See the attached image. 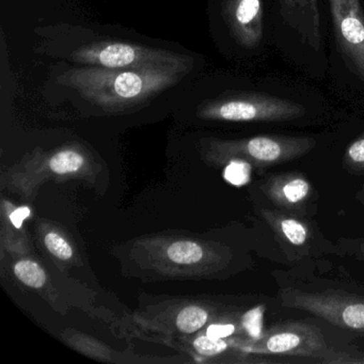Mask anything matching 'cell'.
I'll list each match as a JSON object with an SVG mask.
<instances>
[{
  "mask_svg": "<svg viewBox=\"0 0 364 364\" xmlns=\"http://www.w3.org/2000/svg\"><path fill=\"white\" fill-rule=\"evenodd\" d=\"M280 300L284 308L304 311L343 329L364 333V297L336 289H284Z\"/></svg>",
  "mask_w": 364,
  "mask_h": 364,
  "instance_id": "cell-4",
  "label": "cell"
},
{
  "mask_svg": "<svg viewBox=\"0 0 364 364\" xmlns=\"http://www.w3.org/2000/svg\"><path fill=\"white\" fill-rule=\"evenodd\" d=\"M264 195L278 208L296 210L304 208L312 195V185L299 172L270 174L261 186Z\"/></svg>",
  "mask_w": 364,
  "mask_h": 364,
  "instance_id": "cell-10",
  "label": "cell"
},
{
  "mask_svg": "<svg viewBox=\"0 0 364 364\" xmlns=\"http://www.w3.org/2000/svg\"><path fill=\"white\" fill-rule=\"evenodd\" d=\"M223 18L242 48H257L264 36L263 0H223Z\"/></svg>",
  "mask_w": 364,
  "mask_h": 364,
  "instance_id": "cell-8",
  "label": "cell"
},
{
  "mask_svg": "<svg viewBox=\"0 0 364 364\" xmlns=\"http://www.w3.org/2000/svg\"><path fill=\"white\" fill-rule=\"evenodd\" d=\"M72 63L112 70L157 67L193 68L195 59L171 50L120 41L93 42L72 53Z\"/></svg>",
  "mask_w": 364,
  "mask_h": 364,
  "instance_id": "cell-2",
  "label": "cell"
},
{
  "mask_svg": "<svg viewBox=\"0 0 364 364\" xmlns=\"http://www.w3.org/2000/svg\"><path fill=\"white\" fill-rule=\"evenodd\" d=\"M29 214H31L29 208H18V210H14V212L10 215V219H11V223H14V227L21 228L23 221L29 216Z\"/></svg>",
  "mask_w": 364,
  "mask_h": 364,
  "instance_id": "cell-21",
  "label": "cell"
},
{
  "mask_svg": "<svg viewBox=\"0 0 364 364\" xmlns=\"http://www.w3.org/2000/svg\"><path fill=\"white\" fill-rule=\"evenodd\" d=\"M338 48L350 68L364 80V9L361 0H329Z\"/></svg>",
  "mask_w": 364,
  "mask_h": 364,
  "instance_id": "cell-7",
  "label": "cell"
},
{
  "mask_svg": "<svg viewBox=\"0 0 364 364\" xmlns=\"http://www.w3.org/2000/svg\"><path fill=\"white\" fill-rule=\"evenodd\" d=\"M235 331V326L232 323H215L210 325L206 330V336L212 338H225L231 336Z\"/></svg>",
  "mask_w": 364,
  "mask_h": 364,
  "instance_id": "cell-20",
  "label": "cell"
},
{
  "mask_svg": "<svg viewBox=\"0 0 364 364\" xmlns=\"http://www.w3.org/2000/svg\"><path fill=\"white\" fill-rule=\"evenodd\" d=\"M208 313L197 306H186L178 313L176 326L178 330L185 333H193L201 329L208 321Z\"/></svg>",
  "mask_w": 364,
  "mask_h": 364,
  "instance_id": "cell-13",
  "label": "cell"
},
{
  "mask_svg": "<svg viewBox=\"0 0 364 364\" xmlns=\"http://www.w3.org/2000/svg\"><path fill=\"white\" fill-rule=\"evenodd\" d=\"M358 200H360L361 201L362 204H364V191L362 193V191H360L359 195H358Z\"/></svg>",
  "mask_w": 364,
  "mask_h": 364,
  "instance_id": "cell-22",
  "label": "cell"
},
{
  "mask_svg": "<svg viewBox=\"0 0 364 364\" xmlns=\"http://www.w3.org/2000/svg\"><path fill=\"white\" fill-rule=\"evenodd\" d=\"M240 348L255 355L314 358L319 361L332 350L321 330L304 321L276 323L261 336L245 341Z\"/></svg>",
  "mask_w": 364,
  "mask_h": 364,
  "instance_id": "cell-5",
  "label": "cell"
},
{
  "mask_svg": "<svg viewBox=\"0 0 364 364\" xmlns=\"http://www.w3.org/2000/svg\"><path fill=\"white\" fill-rule=\"evenodd\" d=\"M283 22L315 52L321 50V23L318 0H279Z\"/></svg>",
  "mask_w": 364,
  "mask_h": 364,
  "instance_id": "cell-9",
  "label": "cell"
},
{
  "mask_svg": "<svg viewBox=\"0 0 364 364\" xmlns=\"http://www.w3.org/2000/svg\"><path fill=\"white\" fill-rule=\"evenodd\" d=\"M306 108L289 100L265 93H236L203 102L200 118L225 122H283L306 114Z\"/></svg>",
  "mask_w": 364,
  "mask_h": 364,
  "instance_id": "cell-3",
  "label": "cell"
},
{
  "mask_svg": "<svg viewBox=\"0 0 364 364\" xmlns=\"http://www.w3.org/2000/svg\"><path fill=\"white\" fill-rule=\"evenodd\" d=\"M315 146L316 140L311 137L272 135L217 144L225 154L262 168L295 161L308 154Z\"/></svg>",
  "mask_w": 364,
  "mask_h": 364,
  "instance_id": "cell-6",
  "label": "cell"
},
{
  "mask_svg": "<svg viewBox=\"0 0 364 364\" xmlns=\"http://www.w3.org/2000/svg\"><path fill=\"white\" fill-rule=\"evenodd\" d=\"M361 253H362V255H363V257H364V244L361 245Z\"/></svg>",
  "mask_w": 364,
  "mask_h": 364,
  "instance_id": "cell-23",
  "label": "cell"
},
{
  "mask_svg": "<svg viewBox=\"0 0 364 364\" xmlns=\"http://www.w3.org/2000/svg\"><path fill=\"white\" fill-rule=\"evenodd\" d=\"M193 346L200 355L213 357L227 350L229 345L223 338L201 336L193 342Z\"/></svg>",
  "mask_w": 364,
  "mask_h": 364,
  "instance_id": "cell-17",
  "label": "cell"
},
{
  "mask_svg": "<svg viewBox=\"0 0 364 364\" xmlns=\"http://www.w3.org/2000/svg\"><path fill=\"white\" fill-rule=\"evenodd\" d=\"M261 214L276 235L291 246H304L311 237L310 228L295 217L274 210H262Z\"/></svg>",
  "mask_w": 364,
  "mask_h": 364,
  "instance_id": "cell-11",
  "label": "cell"
},
{
  "mask_svg": "<svg viewBox=\"0 0 364 364\" xmlns=\"http://www.w3.org/2000/svg\"><path fill=\"white\" fill-rule=\"evenodd\" d=\"M46 248L50 253L58 259L67 261L73 255V250L69 242L57 233H48L44 238Z\"/></svg>",
  "mask_w": 364,
  "mask_h": 364,
  "instance_id": "cell-18",
  "label": "cell"
},
{
  "mask_svg": "<svg viewBox=\"0 0 364 364\" xmlns=\"http://www.w3.org/2000/svg\"><path fill=\"white\" fill-rule=\"evenodd\" d=\"M14 274L18 277V280L22 281L27 287L39 289L46 284V272L36 262H18L14 266Z\"/></svg>",
  "mask_w": 364,
  "mask_h": 364,
  "instance_id": "cell-15",
  "label": "cell"
},
{
  "mask_svg": "<svg viewBox=\"0 0 364 364\" xmlns=\"http://www.w3.org/2000/svg\"><path fill=\"white\" fill-rule=\"evenodd\" d=\"M85 159L80 153L73 150H65L56 153L50 159V168L57 174L73 173L84 166Z\"/></svg>",
  "mask_w": 364,
  "mask_h": 364,
  "instance_id": "cell-14",
  "label": "cell"
},
{
  "mask_svg": "<svg viewBox=\"0 0 364 364\" xmlns=\"http://www.w3.org/2000/svg\"><path fill=\"white\" fill-rule=\"evenodd\" d=\"M343 167L353 173H363L364 134L347 146L343 156Z\"/></svg>",
  "mask_w": 364,
  "mask_h": 364,
  "instance_id": "cell-16",
  "label": "cell"
},
{
  "mask_svg": "<svg viewBox=\"0 0 364 364\" xmlns=\"http://www.w3.org/2000/svg\"><path fill=\"white\" fill-rule=\"evenodd\" d=\"M167 255L174 263L193 264L202 259L203 249L196 242L182 240L173 242L168 248Z\"/></svg>",
  "mask_w": 364,
  "mask_h": 364,
  "instance_id": "cell-12",
  "label": "cell"
},
{
  "mask_svg": "<svg viewBox=\"0 0 364 364\" xmlns=\"http://www.w3.org/2000/svg\"><path fill=\"white\" fill-rule=\"evenodd\" d=\"M191 68L157 67L112 70L70 68L58 76L59 84L104 109H124L144 103L178 85Z\"/></svg>",
  "mask_w": 364,
  "mask_h": 364,
  "instance_id": "cell-1",
  "label": "cell"
},
{
  "mask_svg": "<svg viewBox=\"0 0 364 364\" xmlns=\"http://www.w3.org/2000/svg\"><path fill=\"white\" fill-rule=\"evenodd\" d=\"M321 363L364 364V353H341L332 349L329 355L321 360Z\"/></svg>",
  "mask_w": 364,
  "mask_h": 364,
  "instance_id": "cell-19",
  "label": "cell"
}]
</instances>
